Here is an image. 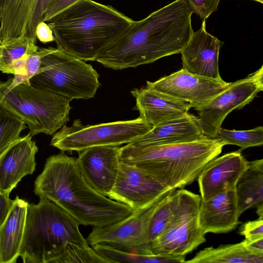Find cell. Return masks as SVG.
Instances as JSON below:
<instances>
[{
  "instance_id": "31",
  "label": "cell",
  "mask_w": 263,
  "mask_h": 263,
  "mask_svg": "<svg viewBox=\"0 0 263 263\" xmlns=\"http://www.w3.org/2000/svg\"><path fill=\"white\" fill-rule=\"evenodd\" d=\"M239 233L247 242L263 239V217L243 223L239 229Z\"/></svg>"
},
{
  "instance_id": "14",
  "label": "cell",
  "mask_w": 263,
  "mask_h": 263,
  "mask_svg": "<svg viewBox=\"0 0 263 263\" xmlns=\"http://www.w3.org/2000/svg\"><path fill=\"white\" fill-rule=\"evenodd\" d=\"M120 146H97L79 151L77 163L87 182L108 197L116 182L120 165Z\"/></svg>"
},
{
  "instance_id": "1",
  "label": "cell",
  "mask_w": 263,
  "mask_h": 263,
  "mask_svg": "<svg viewBox=\"0 0 263 263\" xmlns=\"http://www.w3.org/2000/svg\"><path fill=\"white\" fill-rule=\"evenodd\" d=\"M193 13L187 0H175L135 21L96 61L105 67L121 70L181 53L194 32Z\"/></svg>"
},
{
  "instance_id": "40",
  "label": "cell",
  "mask_w": 263,
  "mask_h": 263,
  "mask_svg": "<svg viewBox=\"0 0 263 263\" xmlns=\"http://www.w3.org/2000/svg\"><path fill=\"white\" fill-rule=\"evenodd\" d=\"M256 212L258 215L259 218L263 217V205L257 208Z\"/></svg>"
},
{
  "instance_id": "4",
  "label": "cell",
  "mask_w": 263,
  "mask_h": 263,
  "mask_svg": "<svg viewBox=\"0 0 263 263\" xmlns=\"http://www.w3.org/2000/svg\"><path fill=\"white\" fill-rule=\"evenodd\" d=\"M218 138L155 145L126 144L120 147L121 162L150 174L171 190L183 189L197 179L205 166L226 145Z\"/></svg>"
},
{
  "instance_id": "36",
  "label": "cell",
  "mask_w": 263,
  "mask_h": 263,
  "mask_svg": "<svg viewBox=\"0 0 263 263\" xmlns=\"http://www.w3.org/2000/svg\"><path fill=\"white\" fill-rule=\"evenodd\" d=\"M35 34L37 39L44 44L54 41L53 31L45 22H41L38 24Z\"/></svg>"
},
{
  "instance_id": "42",
  "label": "cell",
  "mask_w": 263,
  "mask_h": 263,
  "mask_svg": "<svg viewBox=\"0 0 263 263\" xmlns=\"http://www.w3.org/2000/svg\"><path fill=\"white\" fill-rule=\"evenodd\" d=\"M261 91H263V89H262Z\"/></svg>"
},
{
  "instance_id": "10",
  "label": "cell",
  "mask_w": 263,
  "mask_h": 263,
  "mask_svg": "<svg viewBox=\"0 0 263 263\" xmlns=\"http://www.w3.org/2000/svg\"><path fill=\"white\" fill-rule=\"evenodd\" d=\"M164 197L119 222L93 227L86 238L88 243L91 246L105 243L138 253L154 254L151 250V222Z\"/></svg>"
},
{
  "instance_id": "24",
  "label": "cell",
  "mask_w": 263,
  "mask_h": 263,
  "mask_svg": "<svg viewBox=\"0 0 263 263\" xmlns=\"http://www.w3.org/2000/svg\"><path fill=\"white\" fill-rule=\"evenodd\" d=\"M239 214L263 205V173L249 169L237 186Z\"/></svg>"
},
{
  "instance_id": "28",
  "label": "cell",
  "mask_w": 263,
  "mask_h": 263,
  "mask_svg": "<svg viewBox=\"0 0 263 263\" xmlns=\"http://www.w3.org/2000/svg\"><path fill=\"white\" fill-rule=\"evenodd\" d=\"M26 125L21 118L0 105V155L21 137Z\"/></svg>"
},
{
  "instance_id": "5",
  "label": "cell",
  "mask_w": 263,
  "mask_h": 263,
  "mask_svg": "<svg viewBox=\"0 0 263 263\" xmlns=\"http://www.w3.org/2000/svg\"><path fill=\"white\" fill-rule=\"evenodd\" d=\"M80 223L52 201L40 198L29 203L20 256L24 263H49L66 243L88 247Z\"/></svg>"
},
{
  "instance_id": "19",
  "label": "cell",
  "mask_w": 263,
  "mask_h": 263,
  "mask_svg": "<svg viewBox=\"0 0 263 263\" xmlns=\"http://www.w3.org/2000/svg\"><path fill=\"white\" fill-rule=\"evenodd\" d=\"M239 217L236 188L201 200L199 218L205 234L229 232L236 228Z\"/></svg>"
},
{
  "instance_id": "2",
  "label": "cell",
  "mask_w": 263,
  "mask_h": 263,
  "mask_svg": "<svg viewBox=\"0 0 263 263\" xmlns=\"http://www.w3.org/2000/svg\"><path fill=\"white\" fill-rule=\"evenodd\" d=\"M34 193L59 206L80 224L100 227L119 222L134 211L97 192L79 170L77 158L49 157L34 181Z\"/></svg>"
},
{
  "instance_id": "33",
  "label": "cell",
  "mask_w": 263,
  "mask_h": 263,
  "mask_svg": "<svg viewBox=\"0 0 263 263\" xmlns=\"http://www.w3.org/2000/svg\"><path fill=\"white\" fill-rule=\"evenodd\" d=\"M81 0H49L45 11L43 22H46L55 15Z\"/></svg>"
},
{
  "instance_id": "17",
  "label": "cell",
  "mask_w": 263,
  "mask_h": 263,
  "mask_svg": "<svg viewBox=\"0 0 263 263\" xmlns=\"http://www.w3.org/2000/svg\"><path fill=\"white\" fill-rule=\"evenodd\" d=\"M28 134L0 155V192L10 194L23 178L35 170L38 147Z\"/></svg>"
},
{
  "instance_id": "37",
  "label": "cell",
  "mask_w": 263,
  "mask_h": 263,
  "mask_svg": "<svg viewBox=\"0 0 263 263\" xmlns=\"http://www.w3.org/2000/svg\"><path fill=\"white\" fill-rule=\"evenodd\" d=\"M248 77L253 81L260 91L263 89V65L256 72L249 75Z\"/></svg>"
},
{
  "instance_id": "22",
  "label": "cell",
  "mask_w": 263,
  "mask_h": 263,
  "mask_svg": "<svg viewBox=\"0 0 263 263\" xmlns=\"http://www.w3.org/2000/svg\"><path fill=\"white\" fill-rule=\"evenodd\" d=\"M185 262L263 263V252L249 247L243 240L216 248H205Z\"/></svg>"
},
{
  "instance_id": "12",
  "label": "cell",
  "mask_w": 263,
  "mask_h": 263,
  "mask_svg": "<svg viewBox=\"0 0 263 263\" xmlns=\"http://www.w3.org/2000/svg\"><path fill=\"white\" fill-rule=\"evenodd\" d=\"M231 83L191 73L184 68L146 86L189 103L195 109L209 103Z\"/></svg>"
},
{
  "instance_id": "13",
  "label": "cell",
  "mask_w": 263,
  "mask_h": 263,
  "mask_svg": "<svg viewBox=\"0 0 263 263\" xmlns=\"http://www.w3.org/2000/svg\"><path fill=\"white\" fill-rule=\"evenodd\" d=\"M259 91L257 85L248 77L231 83L209 103L195 109L204 135L215 138L228 115L232 110L240 109L250 103Z\"/></svg>"
},
{
  "instance_id": "26",
  "label": "cell",
  "mask_w": 263,
  "mask_h": 263,
  "mask_svg": "<svg viewBox=\"0 0 263 263\" xmlns=\"http://www.w3.org/2000/svg\"><path fill=\"white\" fill-rule=\"evenodd\" d=\"M177 203L176 190L170 191L162 198L151 219V242L163 233L171 224L176 215Z\"/></svg>"
},
{
  "instance_id": "27",
  "label": "cell",
  "mask_w": 263,
  "mask_h": 263,
  "mask_svg": "<svg viewBox=\"0 0 263 263\" xmlns=\"http://www.w3.org/2000/svg\"><path fill=\"white\" fill-rule=\"evenodd\" d=\"M107 263L93 248L68 242L60 249L49 263Z\"/></svg>"
},
{
  "instance_id": "6",
  "label": "cell",
  "mask_w": 263,
  "mask_h": 263,
  "mask_svg": "<svg viewBox=\"0 0 263 263\" xmlns=\"http://www.w3.org/2000/svg\"><path fill=\"white\" fill-rule=\"evenodd\" d=\"M70 101L30 84L11 87L8 80L0 83V105L23 119L32 137L40 133L51 135L66 125Z\"/></svg>"
},
{
  "instance_id": "16",
  "label": "cell",
  "mask_w": 263,
  "mask_h": 263,
  "mask_svg": "<svg viewBox=\"0 0 263 263\" xmlns=\"http://www.w3.org/2000/svg\"><path fill=\"white\" fill-rule=\"evenodd\" d=\"M205 25L203 20L200 28L193 32L181 51L182 68L194 74L220 79L218 58L223 43L210 34Z\"/></svg>"
},
{
  "instance_id": "11",
  "label": "cell",
  "mask_w": 263,
  "mask_h": 263,
  "mask_svg": "<svg viewBox=\"0 0 263 263\" xmlns=\"http://www.w3.org/2000/svg\"><path fill=\"white\" fill-rule=\"evenodd\" d=\"M170 191L145 171L121 162L116 182L108 197L138 211L148 207Z\"/></svg>"
},
{
  "instance_id": "32",
  "label": "cell",
  "mask_w": 263,
  "mask_h": 263,
  "mask_svg": "<svg viewBox=\"0 0 263 263\" xmlns=\"http://www.w3.org/2000/svg\"><path fill=\"white\" fill-rule=\"evenodd\" d=\"M193 9L202 20H205L217 10L220 0H187Z\"/></svg>"
},
{
  "instance_id": "7",
  "label": "cell",
  "mask_w": 263,
  "mask_h": 263,
  "mask_svg": "<svg viewBox=\"0 0 263 263\" xmlns=\"http://www.w3.org/2000/svg\"><path fill=\"white\" fill-rule=\"evenodd\" d=\"M92 65L58 48L43 57L32 86L73 99L95 97L101 83Z\"/></svg>"
},
{
  "instance_id": "25",
  "label": "cell",
  "mask_w": 263,
  "mask_h": 263,
  "mask_svg": "<svg viewBox=\"0 0 263 263\" xmlns=\"http://www.w3.org/2000/svg\"><path fill=\"white\" fill-rule=\"evenodd\" d=\"M91 247L107 263H182L185 261V258L165 257L155 254H143L102 243H97Z\"/></svg>"
},
{
  "instance_id": "38",
  "label": "cell",
  "mask_w": 263,
  "mask_h": 263,
  "mask_svg": "<svg viewBox=\"0 0 263 263\" xmlns=\"http://www.w3.org/2000/svg\"><path fill=\"white\" fill-rule=\"evenodd\" d=\"M249 169L263 173V158L249 161Z\"/></svg>"
},
{
  "instance_id": "30",
  "label": "cell",
  "mask_w": 263,
  "mask_h": 263,
  "mask_svg": "<svg viewBox=\"0 0 263 263\" xmlns=\"http://www.w3.org/2000/svg\"><path fill=\"white\" fill-rule=\"evenodd\" d=\"M57 48L49 47L40 48L36 52L30 55L26 61L22 76H14L8 80L9 85L14 87L22 83L30 84V80L39 69L42 58L54 51Z\"/></svg>"
},
{
  "instance_id": "41",
  "label": "cell",
  "mask_w": 263,
  "mask_h": 263,
  "mask_svg": "<svg viewBox=\"0 0 263 263\" xmlns=\"http://www.w3.org/2000/svg\"><path fill=\"white\" fill-rule=\"evenodd\" d=\"M253 1H257V2H258L260 3L263 4V0H253Z\"/></svg>"
},
{
  "instance_id": "35",
  "label": "cell",
  "mask_w": 263,
  "mask_h": 263,
  "mask_svg": "<svg viewBox=\"0 0 263 263\" xmlns=\"http://www.w3.org/2000/svg\"><path fill=\"white\" fill-rule=\"evenodd\" d=\"M9 195L0 192V226L8 217L15 202V199H11Z\"/></svg>"
},
{
  "instance_id": "18",
  "label": "cell",
  "mask_w": 263,
  "mask_h": 263,
  "mask_svg": "<svg viewBox=\"0 0 263 263\" xmlns=\"http://www.w3.org/2000/svg\"><path fill=\"white\" fill-rule=\"evenodd\" d=\"M140 116L153 126L188 114L189 103L147 86L130 91Z\"/></svg>"
},
{
  "instance_id": "20",
  "label": "cell",
  "mask_w": 263,
  "mask_h": 263,
  "mask_svg": "<svg viewBox=\"0 0 263 263\" xmlns=\"http://www.w3.org/2000/svg\"><path fill=\"white\" fill-rule=\"evenodd\" d=\"M203 134L198 118L189 114L153 127L129 144L155 145L190 142L202 140Z\"/></svg>"
},
{
  "instance_id": "34",
  "label": "cell",
  "mask_w": 263,
  "mask_h": 263,
  "mask_svg": "<svg viewBox=\"0 0 263 263\" xmlns=\"http://www.w3.org/2000/svg\"><path fill=\"white\" fill-rule=\"evenodd\" d=\"M49 0H38L35 10L32 16L28 36L36 40V28L38 24L43 22V16Z\"/></svg>"
},
{
  "instance_id": "21",
  "label": "cell",
  "mask_w": 263,
  "mask_h": 263,
  "mask_svg": "<svg viewBox=\"0 0 263 263\" xmlns=\"http://www.w3.org/2000/svg\"><path fill=\"white\" fill-rule=\"evenodd\" d=\"M28 204L16 196L11 211L0 226V263H15L20 256Z\"/></svg>"
},
{
  "instance_id": "3",
  "label": "cell",
  "mask_w": 263,
  "mask_h": 263,
  "mask_svg": "<svg viewBox=\"0 0 263 263\" xmlns=\"http://www.w3.org/2000/svg\"><path fill=\"white\" fill-rule=\"evenodd\" d=\"M46 23L53 31L57 48L84 61H93L135 21L111 6L81 0Z\"/></svg>"
},
{
  "instance_id": "15",
  "label": "cell",
  "mask_w": 263,
  "mask_h": 263,
  "mask_svg": "<svg viewBox=\"0 0 263 263\" xmlns=\"http://www.w3.org/2000/svg\"><path fill=\"white\" fill-rule=\"evenodd\" d=\"M249 167V161L239 150L210 161L197 179L202 200H207L220 193L236 188L239 179Z\"/></svg>"
},
{
  "instance_id": "39",
  "label": "cell",
  "mask_w": 263,
  "mask_h": 263,
  "mask_svg": "<svg viewBox=\"0 0 263 263\" xmlns=\"http://www.w3.org/2000/svg\"><path fill=\"white\" fill-rule=\"evenodd\" d=\"M243 240L249 247L263 252V239L251 242H247L245 240Z\"/></svg>"
},
{
  "instance_id": "29",
  "label": "cell",
  "mask_w": 263,
  "mask_h": 263,
  "mask_svg": "<svg viewBox=\"0 0 263 263\" xmlns=\"http://www.w3.org/2000/svg\"><path fill=\"white\" fill-rule=\"evenodd\" d=\"M215 138L226 145H235L242 151L247 148L263 145V126L246 130H228L221 128Z\"/></svg>"
},
{
  "instance_id": "8",
  "label": "cell",
  "mask_w": 263,
  "mask_h": 263,
  "mask_svg": "<svg viewBox=\"0 0 263 263\" xmlns=\"http://www.w3.org/2000/svg\"><path fill=\"white\" fill-rule=\"evenodd\" d=\"M153 126L142 117L93 125H84L79 119L64 125L54 134L50 145L63 152H79L104 145L128 144L146 134Z\"/></svg>"
},
{
  "instance_id": "23",
  "label": "cell",
  "mask_w": 263,
  "mask_h": 263,
  "mask_svg": "<svg viewBox=\"0 0 263 263\" xmlns=\"http://www.w3.org/2000/svg\"><path fill=\"white\" fill-rule=\"evenodd\" d=\"M36 40L26 36L0 46V69L3 73L22 76L26 61L40 48Z\"/></svg>"
},
{
  "instance_id": "9",
  "label": "cell",
  "mask_w": 263,
  "mask_h": 263,
  "mask_svg": "<svg viewBox=\"0 0 263 263\" xmlns=\"http://www.w3.org/2000/svg\"><path fill=\"white\" fill-rule=\"evenodd\" d=\"M178 203L175 218L168 229L151 242L152 252L162 256L185 258L205 242L199 218L201 197L189 191L176 190Z\"/></svg>"
}]
</instances>
